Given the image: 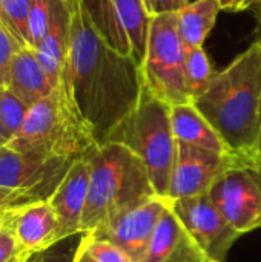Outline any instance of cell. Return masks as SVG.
Returning a JSON list of instances; mask_svg holds the SVG:
<instances>
[{
  "mask_svg": "<svg viewBox=\"0 0 261 262\" xmlns=\"http://www.w3.org/2000/svg\"><path fill=\"white\" fill-rule=\"evenodd\" d=\"M28 106L9 91V88H0V121L9 135V140L22 127L28 114Z\"/></svg>",
  "mask_w": 261,
  "mask_h": 262,
  "instance_id": "obj_23",
  "label": "cell"
},
{
  "mask_svg": "<svg viewBox=\"0 0 261 262\" xmlns=\"http://www.w3.org/2000/svg\"><path fill=\"white\" fill-rule=\"evenodd\" d=\"M103 38L118 52L143 64L151 15L143 0H83Z\"/></svg>",
  "mask_w": 261,
  "mask_h": 262,
  "instance_id": "obj_9",
  "label": "cell"
},
{
  "mask_svg": "<svg viewBox=\"0 0 261 262\" xmlns=\"http://www.w3.org/2000/svg\"><path fill=\"white\" fill-rule=\"evenodd\" d=\"M8 88L28 107L48 97L54 91V86L32 48L20 46L14 54Z\"/></svg>",
  "mask_w": 261,
  "mask_h": 262,
  "instance_id": "obj_17",
  "label": "cell"
},
{
  "mask_svg": "<svg viewBox=\"0 0 261 262\" xmlns=\"http://www.w3.org/2000/svg\"><path fill=\"white\" fill-rule=\"evenodd\" d=\"M257 5H261V0H258V3H257ZM257 5H255V6H257Z\"/></svg>",
  "mask_w": 261,
  "mask_h": 262,
  "instance_id": "obj_37",
  "label": "cell"
},
{
  "mask_svg": "<svg viewBox=\"0 0 261 262\" xmlns=\"http://www.w3.org/2000/svg\"><path fill=\"white\" fill-rule=\"evenodd\" d=\"M208 193L240 235L261 229V154L232 152Z\"/></svg>",
  "mask_w": 261,
  "mask_h": 262,
  "instance_id": "obj_7",
  "label": "cell"
},
{
  "mask_svg": "<svg viewBox=\"0 0 261 262\" xmlns=\"http://www.w3.org/2000/svg\"><path fill=\"white\" fill-rule=\"evenodd\" d=\"M98 144L63 86L28 109L18 132L5 147L20 154L78 160Z\"/></svg>",
  "mask_w": 261,
  "mask_h": 262,
  "instance_id": "obj_4",
  "label": "cell"
},
{
  "mask_svg": "<svg viewBox=\"0 0 261 262\" xmlns=\"http://www.w3.org/2000/svg\"><path fill=\"white\" fill-rule=\"evenodd\" d=\"M22 261H23V256H20V255H18V256H15V258H14L11 262H22Z\"/></svg>",
  "mask_w": 261,
  "mask_h": 262,
  "instance_id": "obj_35",
  "label": "cell"
},
{
  "mask_svg": "<svg viewBox=\"0 0 261 262\" xmlns=\"http://www.w3.org/2000/svg\"><path fill=\"white\" fill-rule=\"evenodd\" d=\"M106 141H115L131 149L143 161L157 195L168 198L177 140L171 123V106L166 101L143 86L135 109Z\"/></svg>",
  "mask_w": 261,
  "mask_h": 262,
  "instance_id": "obj_5",
  "label": "cell"
},
{
  "mask_svg": "<svg viewBox=\"0 0 261 262\" xmlns=\"http://www.w3.org/2000/svg\"><path fill=\"white\" fill-rule=\"evenodd\" d=\"M6 216L14 232L17 253L23 258L60 241L58 220L49 201L9 207Z\"/></svg>",
  "mask_w": 261,
  "mask_h": 262,
  "instance_id": "obj_13",
  "label": "cell"
},
{
  "mask_svg": "<svg viewBox=\"0 0 261 262\" xmlns=\"http://www.w3.org/2000/svg\"><path fill=\"white\" fill-rule=\"evenodd\" d=\"M89 189L82 230L91 233L103 224L158 196L143 161L126 146L106 141L86 155Z\"/></svg>",
  "mask_w": 261,
  "mask_h": 262,
  "instance_id": "obj_3",
  "label": "cell"
},
{
  "mask_svg": "<svg viewBox=\"0 0 261 262\" xmlns=\"http://www.w3.org/2000/svg\"><path fill=\"white\" fill-rule=\"evenodd\" d=\"M222 11H232V12H240L246 11L258 3V0H218Z\"/></svg>",
  "mask_w": 261,
  "mask_h": 262,
  "instance_id": "obj_27",
  "label": "cell"
},
{
  "mask_svg": "<svg viewBox=\"0 0 261 262\" xmlns=\"http://www.w3.org/2000/svg\"><path fill=\"white\" fill-rule=\"evenodd\" d=\"M168 207V198L154 196L140 207L103 224L91 232V235L117 244L125 253H128L132 262H142L157 224Z\"/></svg>",
  "mask_w": 261,
  "mask_h": 262,
  "instance_id": "obj_12",
  "label": "cell"
},
{
  "mask_svg": "<svg viewBox=\"0 0 261 262\" xmlns=\"http://www.w3.org/2000/svg\"><path fill=\"white\" fill-rule=\"evenodd\" d=\"M257 18H258V26H260V34H258V37L261 38V5H257ZM257 152L261 154V134L260 140H258V146H257Z\"/></svg>",
  "mask_w": 261,
  "mask_h": 262,
  "instance_id": "obj_32",
  "label": "cell"
},
{
  "mask_svg": "<svg viewBox=\"0 0 261 262\" xmlns=\"http://www.w3.org/2000/svg\"><path fill=\"white\" fill-rule=\"evenodd\" d=\"M192 104L231 152L257 150L261 134V38L214 74Z\"/></svg>",
  "mask_w": 261,
  "mask_h": 262,
  "instance_id": "obj_2",
  "label": "cell"
},
{
  "mask_svg": "<svg viewBox=\"0 0 261 262\" xmlns=\"http://www.w3.org/2000/svg\"><path fill=\"white\" fill-rule=\"evenodd\" d=\"M72 160L0 149V189L11 195L12 207L48 201L58 187Z\"/></svg>",
  "mask_w": 261,
  "mask_h": 262,
  "instance_id": "obj_8",
  "label": "cell"
},
{
  "mask_svg": "<svg viewBox=\"0 0 261 262\" xmlns=\"http://www.w3.org/2000/svg\"><path fill=\"white\" fill-rule=\"evenodd\" d=\"M69 14L66 0H51L49 25L43 40L34 49L52 86L58 84L68 54Z\"/></svg>",
  "mask_w": 261,
  "mask_h": 262,
  "instance_id": "obj_16",
  "label": "cell"
},
{
  "mask_svg": "<svg viewBox=\"0 0 261 262\" xmlns=\"http://www.w3.org/2000/svg\"><path fill=\"white\" fill-rule=\"evenodd\" d=\"M3 146H5V141H2V140H0V149H2Z\"/></svg>",
  "mask_w": 261,
  "mask_h": 262,
  "instance_id": "obj_36",
  "label": "cell"
},
{
  "mask_svg": "<svg viewBox=\"0 0 261 262\" xmlns=\"http://www.w3.org/2000/svg\"><path fill=\"white\" fill-rule=\"evenodd\" d=\"M86 232H80L71 236H66L57 243H54L51 247L32 253L22 262H75L77 253L83 244Z\"/></svg>",
  "mask_w": 261,
  "mask_h": 262,
  "instance_id": "obj_22",
  "label": "cell"
},
{
  "mask_svg": "<svg viewBox=\"0 0 261 262\" xmlns=\"http://www.w3.org/2000/svg\"><path fill=\"white\" fill-rule=\"evenodd\" d=\"M5 215H6V209H0V226L3 224V220H5Z\"/></svg>",
  "mask_w": 261,
  "mask_h": 262,
  "instance_id": "obj_34",
  "label": "cell"
},
{
  "mask_svg": "<svg viewBox=\"0 0 261 262\" xmlns=\"http://www.w3.org/2000/svg\"><path fill=\"white\" fill-rule=\"evenodd\" d=\"M188 3H189V0H157V14L177 12Z\"/></svg>",
  "mask_w": 261,
  "mask_h": 262,
  "instance_id": "obj_28",
  "label": "cell"
},
{
  "mask_svg": "<svg viewBox=\"0 0 261 262\" xmlns=\"http://www.w3.org/2000/svg\"><path fill=\"white\" fill-rule=\"evenodd\" d=\"M0 140H2V141H5V143H8V141H9V135L6 134V130H5V127H3V124H2V121H0Z\"/></svg>",
  "mask_w": 261,
  "mask_h": 262,
  "instance_id": "obj_33",
  "label": "cell"
},
{
  "mask_svg": "<svg viewBox=\"0 0 261 262\" xmlns=\"http://www.w3.org/2000/svg\"><path fill=\"white\" fill-rule=\"evenodd\" d=\"M66 6L68 54L58 84L102 144L135 109L145 86L142 68L103 38L83 0H66Z\"/></svg>",
  "mask_w": 261,
  "mask_h": 262,
  "instance_id": "obj_1",
  "label": "cell"
},
{
  "mask_svg": "<svg viewBox=\"0 0 261 262\" xmlns=\"http://www.w3.org/2000/svg\"><path fill=\"white\" fill-rule=\"evenodd\" d=\"M75 262H98L85 247H83V244H82V247H80V250H78V253H77V258H75Z\"/></svg>",
  "mask_w": 261,
  "mask_h": 262,
  "instance_id": "obj_29",
  "label": "cell"
},
{
  "mask_svg": "<svg viewBox=\"0 0 261 262\" xmlns=\"http://www.w3.org/2000/svg\"><path fill=\"white\" fill-rule=\"evenodd\" d=\"M214 77L211 61L203 48H186L185 54V80L191 103L211 83Z\"/></svg>",
  "mask_w": 261,
  "mask_h": 262,
  "instance_id": "obj_20",
  "label": "cell"
},
{
  "mask_svg": "<svg viewBox=\"0 0 261 262\" xmlns=\"http://www.w3.org/2000/svg\"><path fill=\"white\" fill-rule=\"evenodd\" d=\"M83 247L98 262H132L128 253H125L117 244L103 238H97L91 233L85 235Z\"/></svg>",
  "mask_w": 261,
  "mask_h": 262,
  "instance_id": "obj_24",
  "label": "cell"
},
{
  "mask_svg": "<svg viewBox=\"0 0 261 262\" xmlns=\"http://www.w3.org/2000/svg\"><path fill=\"white\" fill-rule=\"evenodd\" d=\"M143 5L151 17H154L157 14V0H143Z\"/></svg>",
  "mask_w": 261,
  "mask_h": 262,
  "instance_id": "obj_31",
  "label": "cell"
},
{
  "mask_svg": "<svg viewBox=\"0 0 261 262\" xmlns=\"http://www.w3.org/2000/svg\"><path fill=\"white\" fill-rule=\"evenodd\" d=\"M89 189V163L86 157L72 163L65 178L48 200L60 226V239L80 233Z\"/></svg>",
  "mask_w": 261,
  "mask_h": 262,
  "instance_id": "obj_14",
  "label": "cell"
},
{
  "mask_svg": "<svg viewBox=\"0 0 261 262\" xmlns=\"http://www.w3.org/2000/svg\"><path fill=\"white\" fill-rule=\"evenodd\" d=\"M171 123L177 141L220 154H231L218 132L192 103L171 106Z\"/></svg>",
  "mask_w": 261,
  "mask_h": 262,
  "instance_id": "obj_18",
  "label": "cell"
},
{
  "mask_svg": "<svg viewBox=\"0 0 261 262\" xmlns=\"http://www.w3.org/2000/svg\"><path fill=\"white\" fill-rule=\"evenodd\" d=\"M185 54L177 12L155 14L151 18L142 74L145 86L169 106L191 103L185 80Z\"/></svg>",
  "mask_w": 261,
  "mask_h": 262,
  "instance_id": "obj_6",
  "label": "cell"
},
{
  "mask_svg": "<svg viewBox=\"0 0 261 262\" xmlns=\"http://www.w3.org/2000/svg\"><path fill=\"white\" fill-rule=\"evenodd\" d=\"M222 11L218 0H195L177 11V29L186 48H203Z\"/></svg>",
  "mask_w": 261,
  "mask_h": 262,
  "instance_id": "obj_19",
  "label": "cell"
},
{
  "mask_svg": "<svg viewBox=\"0 0 261 262\" xmlns=\"http://www.w3.org/2000/svg\"><path fill=\"white\" fill-rule=\"evenodd\" d=\"M169 204L208 261H226L231 247L242 235L217 209L209 193L169 200Z\"/></svg>",
  "mask_w": 261,
  "mask_h": 262,
  "instance_id": "obj_10",
  "label": "cell"
},
{
  "mask_svg": "<svg viewBox=\"0 0 261 262\" xmlns=\"http://www.w3.org/2000/svg\"><path fill=\"white\" fill-rule=\"evenodd\" d=\"M32 0H0V21L22 46L28 45V20Z\"/></svg>",
  "mask_w": 261,
  "mask_h": 262,
  "instance_id": "obj_21",
  "label": "cell"
},
{
  "mask_svg": "<svg viewBox=\"0 0 261 262\" xmlns=\"http://www.w3.org/2000/svg\"><path fill=\"white\" fill-rule=\"evenodd\" d=\"M9 207H12L11 196L6 190L0 189V209H9Z\"/></svg>",
  "mask_w": 261,
  "mask_h": 262,
  "instance_id": "obj_30",
  "label": "cell"
},
{
  "mask_svg": "<svg viewBox=\"0 0 261 262\" xmlns=\"http://www.w3.org/2000/svg\"><path fill=\"white\" fill-rule=\"evenodd\" d=\"M206 262H211V261H206Z\"/></svg>",
  "mask_w": 261,
  "mask_h": 262,
  "instance_id": "obj_38",
  "label": "cell"
},
{
  "mask_svg": "<svg viewBox=\"0 0 261 262\" xmlns=\"http://www.w3.org/2000/svg\"><path fill=\"white\" fill-rule=\"evenodd\" d=\"M15 256H18V253L14 239V232L8 221V216L5 215L3 224L0 226V262H11Z\"/></svg>",
  "mask_w": 261,
  "mask_h": 262,
  "instance_id": "obj_26",
  "label": "cell"
},
{
  "mask_svg": "<svg viewBox=\"0 0 261 262\" xmlns=\"http://www.w3.org/2000/svg\"><path fill=\"white\" fill-rule=\"evenodd\" d=\"M208 258L186 232L171 204L160 218L142 262H206Z\"/></svg>",
  "mask_w": 261,
  "mask_h": 262,
  "instance_id": "obj_15",
  "label": "cell"
},
{
  "mask_svg": "<svg viewBox=\"0 0 261 262\" xmlns=\"http://www.w3.org/2000/svg\"><path fill=\"white\" fill-rule=\"evenodd\" d=\"M20 46L17 38L0 21V88H8L12 58Z\"/></svg>",
  "mask_w": 261,
  "mask_h": 262,
  "instance_id": "obj_25",
  "label": "cell"
},
{
  "mask_svg": "<svg viewBox=\"0 0 261 262\" xmlns=\"http://www.w3.org/2000/svg\"><path fill=\"white\" fill-rule=\"evenodd\" d=\"M231 154H220L177 141L168 200L191 198L208 193L225 169Z\"/></svg>",
  "mask_w": 261,
  "mask_h": 262,
  "instance_id": "obj_11",
  "label": "cell"
}]
</instances>
